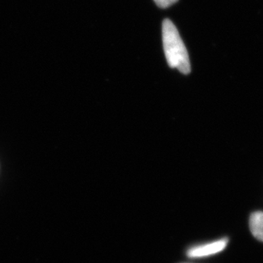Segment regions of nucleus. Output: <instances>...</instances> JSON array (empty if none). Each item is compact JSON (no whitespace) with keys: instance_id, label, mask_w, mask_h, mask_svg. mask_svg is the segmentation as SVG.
Masks as SVG:
<instances>
[{"instance_id":"obj_1","label":"nucleus","mask_w":263,"mask_h":263,"mask_svg":"<svg viewBox=\"0 0 263 263\" xmlns=\"http://www.w3.org/2000/svg\"><path fill=\"white\" fill-rule=\"evenodd\" d=\"M162 42L168 65L184 74L190 73L191 63L187 50L177 28L168 19L163 21L162 23Z\"/></svg>"},{"instance_id":"obj_2","label":"nucleus","mask_w":263,"mask_h":263,"mask_svg":"<svg viewBox=\"0 0 263 263\" xmlns=\"http://www.w3.org/2000/svg\"><path fill=\"white\" fill-rule=\"evenodd\" d=\"M228 238H221L211 243L194 246L187 251V256L190 258H202L212 256L224 251L228 246Z\"/></svg>"},{"instance_id":"obj_3","label":"nucleus","mask_w":263,"mask_h":263,"mask_svg":"<svg viewBox=\"0 0 263 263\" xmlns=\"http://www.w3.org/2000/svg\"><path fill=\"white\" fill-rule=\"evenodd\" d=\"M250 229L252 235L263 242V212L256 211L251 214L250 217Z\"/></svg>"},{"instance_id":"obj_4","label":"nucleus","mask_w":263,"mask_h":263,"mask_svg":"<svg viewBox=\"0 0 263 263\" xmlns=\"http://www.w3.org/2000/svg\"><path fill=\"white\" fill-rule=\"evenodd\" d=\"M154 1L157 4V6L165 9V8L170 7L171 5L175 4L178 0H154Z\"/></svg>"}]
</instances>
